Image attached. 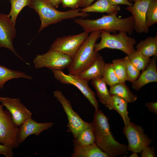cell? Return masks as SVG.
<instances>
[{
    "label": "cell",
    "mask_w": 157,
    "mask_h": 157,
    "mask_svg": "<svg viewBox=\"0 0 157 157\" xmlns=\"http://www.w3.org/2000/svg\"><path fill=\"white\" fill-rule=\"evenodd\" d=\"M108 118L100 109L95 110L91 123L95 143L109 157H115L128 153L127 146L115 140L110 131Z\"/></svg>",
    "instance_id": "obj_1"
},
{
    "label": "cell",
    "mask_w": 157,
    "mask_h": 157,
    "mask_svg": "<svg viewBox=\"0 0 157 157\" xmlns=\"http://www.w3.org/2000/svg\"><path fill=\"white\" fill-rule=\"evenodd\" d=\"M74 21L82 28L84 31L89 33L98 30L114 33L117 31H123L131 35L133 34L134 26V19L132 15L121 18L117 15H104L96 19H85L82 18L75 19Z\"/></svg>",
    "instance_id": "obj_2"
},
{
    "label": "cell",
    "mask_w": 157,
    "mask_h": 157,
    "mask_svg": "<svg viewBox=\"0 0 157 157\" xmlns=\"http://www.w3.org/2000/svg\"><path fill=\"white\" fill-rule=\"evenodd\" d=\"M38 14L41 23L38 33L49 25L67 19L85 17L90 15L80 11V9H72L66 11L57 10L47 0H30L28 6Z\"/></svg>",
    "instance_id": "obj_3"
},
{
    "label": "cell",
    "mask_w": 157,
    "mask_h": 157,
    "mask_svg": "<svg viewBox=\"0 0 157 157\" xmlns=\"http://www.w3.org/2000/svg\"><path fill=\"white\" fill-rule=\"evenodd\" d=\"M101 31L98 30L91 32L81 44L67 68L69 74L77 76L94 62L99 53L95 51L94 46L100 38Z\"/></svg>",
    "instance_id": "obj_4"
},
{
    "label": "cell",
    "mask_w": 157,
    "mask_h": 157,
    "mask_svg": "<svg viewBox=\"0 0 157 157\" xmlns=\"http://www.w3.org/2000/svg\"><path fill=\"white\" fill-rule=\"evenodd\" d=\"M100 38V42L95 45L96 52L107 48L121 50L128 55L135 50L134 46L136 43V40L134 38L128 36L124 31H120L118 33L111 34L109 32L102 30Z\"/></svg>",
    "instance_id": "obj_5"
},
{
    "label": "cell",
    "mask_w": 157,
    "mask_h": 157,
    "mask_svg": "<svg viewBox=\"0 0 157 157\" xmlns=\"http://www.w3.org/2000/svg\"><path fill=\"white\" fill-rule=\"evenodd\" d=\"M53 94L62 105L67 115L68 120L67 125L68 131L72 134L74 139H76L81 131L91 127V123L83 120L73 110L70 101L66 98L60 91H54Z\"/></svg>",
    "instance_id": "obj_6"
},
{
    "label": "cell",
    "mask_w": 157,
    "mask_h": 157,
    "mask_svg": "<svg viewBox=\"0 0 157 157\" xmlns=\"http://www.w3.org/2000/svg\"><path fill=\"white\" fill-rule=\"evenodd\" d=\"M0 104V143L13 148L19 147V128L14 123L8 111L4 110Z\"/></svg>",
    "instance_id": "obj_7"
},
{
    "label": "cell",
    "mask_w": 157,
    "mask_h": 157,
    "mask_svg": "<svg viewBox=\"0 0 157 157\" xmlns=\"http://www.w3.org/2000/svg\"><path fill=\"white\" fill-rule=\"evenodd\" d=\"M72 58L60 52L49 50L46 53L37 55L33 60L35 69L47 67L62 70L68 68L70 65Z\"/></svg>",
    "instance_id": "obj_8"
},
{
    "label": "cell",
    "mask_w": 157,
    "mask_h": 157,
    "mask_svg": "<svg viewBox=\"0 0 157 157\" xmlns=\"http://www.w3.org/2000/svg\"><path fill=\"white\" fill-rule=\"evenodd\" d=\"M124 125L123 133L128 141L127 151L141 153L145 147L152 142V140L144 133V131L140 126L131 122Z\"/></svg>",
    "instance_id": "obj_9"
},
{
    "label": "cell",
    "mask_w": 157,
    "mask_h": 157,
    "mask_svg": "<svg viewBox=\"0 0 157 157\" xmlns=\"http://www.w3.org/2000/svg\"><path fill=\"white\" fill-rule=\"evenodd\" d=\"M50 69L56 79L62 83L75 86L88 100L95 110L98 109L99 104L95 94L89 87L88 82L80 78L77 76L67 74L61 70Z\"/></svg>",
    "instance_id": "obj_10"
},
{
    "label": "cell",
    "mask_w": 157,
    "mask_h": 157,
    "mask_svg": "<svg viewBox=\"0 0 157 157\" xmlns=\"http://www.w3.org/2000/svg\"><path fill=\"white\" fill-rule=\"evenodd\" d=\"M89 33L84 31L76 35L58 38L51 44L49 50L58 51L72 58Z\"/></svg>",
    "instance_id": "obj_11"
},
{
    "label": "cell",
    "mask_w": 157,
    "mask_h": 157,
    "mask_svg": "<svg viewBox=\"0 0 157 157\" xmlns=\"http://www.w3.org/2000/svg\"><path fill=\"white\" fill-rule=\"evenodd\" d=\"M15 26L8 15L0 13V48L9 49L27 64L29 65L20 57L13 45V40L16 35Z\"/></svg>",
    "instance_id": "obj_12"
},
{
    "label": "cell",
    "mask_w": 157,
    "mask_h": 157,
    "mask_svg": "<svg viewBox=\"0 0 157 157\" xmlns=\"http://www.w3.org/2000/svg\"><path fill=\"white\" fill-rule=\"evenodd\" d=\"M0 102L9 111L14 123L18 127L27 119L31 117L32 113L19 99L0 97Z\"/></svg>",
    "instance_id": "obj_13"
},
{
    "label": "cell",
    "mask_w": 157,
    "mask_h": 157,
    "mask_svg": "<svg viewBox=\"0 0 157 157\" xmlns=\"http://www.w3.org/2000/svg\"><path fill=\"white\" fill-rule=\"evenodd\" d=\"M151 0H138L135 2L133 5L125 8L133 17L134 30L138 33H147L149 31L146 26V18L147 10Z\"/></svg>",
    "instance_id": "obj_14"
},
{
    "label": "cell",
    "mask_w": 157,
    "mask_h": 157,
    "mask_svg": "<svg viewBox=\"0 0 157 157\" xmlns=\"http://www.w3.org/2000/svg\"><path fill=\"white\" fill-rule=\"evenodd\" d=\"M53 125L52 122L39 123L29 117L26 119L18 129L17 135L19 142L22 143L29 135L34 134L38 136L44 131L51 128Z\"/></svg>",
    "instance_id": "obj_15"
},
{
    "label": "cell",
    "mask_w": 157,
    "mask_h": 157,
    "mask_svg": "<svg viewBox=\"0 0 157 157\" xmlns=\"http://www.w3.org/2000/svg\"><path fill=\"white\" fill-rule=\"evenodd\" d=\"M156 58L153 56L147 67L142 71L137 80L132 82L133 89L137 91L149 83L157 82Z\"/></svg>",
    "instance_id": "obj_16"
},
{
    "label": "cell",
    "mask_w": 157,
    "mask_h": 157,
    "mask_svg": "<svg viewBox=\"0 0 157 157\" xmlns=\"http://www.w3.org/2000/svg\"><path fill=\"white\" fill-rule=\"evenodd\" d=\"M105 63L99 53L93 63L77 76L88 82L95 78H102Z\"/></svg>",
    "instance_id": "obj_17"
},
{
    "label": "cell",
    "mask_w": 157,
    "mask_h": 157,
    "mask_svg": "<svg viewBox=\"0 0 157 157\" xmlns=\"http://www.w3.org/2000/svg\"><path fill=\"white\" fill-rule=\"evenodd\" d=\"M72 157H108V156L97 146L95 143L81 146L74 143Z\"/></svg>",
    "instance_id": "obj_18"
},
{
    "label": "cell",
    "mask_w": 157,
    "mask_h": 157,
    "mask_svg": "<svg viewBox=\"0 0 157 157\" xmlns=\"http://www.w3.org/2000/svg\"><path fill=\"white\" fill-rule=\"evenodd\" d=\"M121 10L119 5H114L108 0H98L94 3L80 9V11L85 13L97 12L106 13L108 15H117Z\"/></svg>",
    "instance_id": "obj_19"
},
{
    "label": "cell",
    "mask_w": 157,
    "mask_h": 157,
    "mask_svg": "<svg viewBox=\"0 0 157 157\" xmlns=\"http://www.w3.org/2000/svg\"><path fill=\"white\" fill-rule=\"evenodd\" d=\"M128 103L122 98L115 95L112 96L105 106L110 110L116 111L122 117L125 125L130 122L127 110Z\"/></svg>",
    "instance_id": "obj_20"
},
{
    "label": "cell",
    "mask_w": 157,
    "mask_h": 157,
    "mask_svg": "<svg viewBox=\"0 0 157 157\" xmlns=\"http://www.w3.org/2000/svg\"><path fill=\"white\" fill-rule=\"evenodd\" d=\"M136 49L147 57H157V36H149L141 40L137 44Z\"/></svg>",
    "instance_id": "obj_21"
},
{
    "label": "cell",
    "mask_w": 157,
    "mask_h": 157,
    "mask_svg": "<svg viewBox=\"0 0 157 157\" xmlns=\"http://www.w3.org/2000/svg\"><path fill=\"white\" fill-rule=\"evenodd\" d=\"M109 92L111 95H117L127 103H132L137 99V96L134 94L125 83H119L110 87Z\"/></svg>",
    "instance_id": "obj_22"
},
{
    "label": "cell",
    "mask_w": 157,
    "mask_h": 157,
    "mask_svg": "<svg viewBox=\"0 0 157 157\" xmlns=\"http://www.w3.org/2000/svg\"><path fill=\"white\" fill-rule=\"evenodd\" d=\"M19 78L31 80L32 76L24 72L12 70L0 65V89H2L5 84L9 80Z\"/></svg>",
    "instance_id": "obj_23"
},
{
    "label": "cell",
    "mask_w": 157,
    "mask_h": 157,
    "mask_svg": "<svg viewBox=\"0 0 157 157\" xmlns=\"http://www.w3.org/2000/svg\"><path fill=\"white\" fill-rule=\"evenodd\" d=\"M91 84L96 89L99 101L105 104L110 98L112 95L108 90L106 83L103 78L92 80Z\"/></svg>",
    "instance_id": "obj_24"
},
{
    "label": "cell",
    "mask_w": 157,
    "mask_h": 157,
    "mask_svg": "<svg viewBox=\"0 0 157 157\" xmlns=\"http://www.w3.org/2000/svg\"><path fill=\"white\" fill-rule=\"evenodd\" d=\"M127 56L131 63L140 71L145 69L148 66L151 60L150 58L145 56L136 50Z\"/></svg>",
    "instance_id": "obj_25"
},
{
    "label": "cell",
    "mask_w": 157,
    "mask_h": 157,
    "mask_svg": "<svg viewBox=\"0 0 157 157\" xmlns=\"http://www.w3.org/2000/svg\"><path fill=\"white\" fill-rule=\"evenodd\" d=\"M73 142L81 146H84L95 143V138L91 127L83 130Z\"/></svg>",
    "instance_id": "obj_26"
},
{
    "label": "cell",
    "mask_w": 157,
    "mask_h": 157,
    "mask_svg": "<svg viewBox=\"0 0 157 157\" xmlns=\"http://www.w3.org/2000/svg\"><path fill=\"white\" fill-rule=\"evenodd\" d=\"M30 0H11V7L8 15L15 25L16 19L19 13L25 6H28Z\"/></svg>",
    "instance_id": "obj_27"
},
{
    "label": "cell",
    "mask_w": 157,
    "mask_h": 157,
    "mask_svg": "<svg viewBox=\"0 0 157 157\" xmlns=\"http://www.w3.org/2000/svg\"><path fill=\"white\" fill-rule=\"evenodd\" d=\"M112 64L120 82L125 83L127 81V78L126 65L124 58L114 60Z\"/></svg>",
    "instance_id": "obj_28"
},
{
    "label": "cell",
    "mask_w": 157,
    "mask_h": 157,
    "mask_svg": "<svg viewBox=\"0 0 157 157\" xmlns=\"http://www.w3.org/2000/svg\"><path fill=\"white\" fill-rule=\"evenodd\" d=\"M102 78L106 84L110 87L120 82L112 63H105Z\"/></svg>",
    "instance_id": "obj_29"
},
{
    "label": "cell",
    "mask_w": 157,
    "mask_h": 157,
    "mask_svg": "<svg viewBox=\"0 0 157 157\" xmlns=\"http://www.w3.org/2000/svg\"><path fill=\"white\" fill-rule=\"evenodd\" d=\"M146 25L149 28L157 22V0H151L146 15Z\"/></svg>",
    "instance_id": "obj_30"
},
{
    "label": "cell",
    "mask_w": 157,
    "mask_h": 157,
    "mask_svg": "<svg viewBox=\"0 0 157 157\" xmlns=\"http://www.w3.org/2000/svg\"><path fill=\"white\" fill-rule=\"evenodd\" d=\"M124 58L126 65L127 81L132 83L138 78L140 74V71L131 63L127 56Z\"/></svg>",
    "instance_id": "obj_31"
},
{
    "label": "cell",
    "mask_w": 157,
    "mask_h": 157,
    "mask_svg": "<svg viewBox=\"0 0 157 157\" xmlns=\"http://www.w3.org/2000/svg\"><path fill=\"white\" fill-rule=\"evenodd\" d=\"M61 3L64 8L76 9L80 6V0H61Z\"/></svg>",
    "instance_id": "obj_32"
},
{
    "label": "cell",
    "mask_w": 157,
    "mask_h": 157,
    "mask_svg": "<svg viewBox=\"0 0 157 157\" xmlns=\"http://www.w3.org/2000/svg\"><path fill=\"white\" fill-rule=\"evenodd\" d=\"M13 148L3 144H0V155L6 157H13L14 155L13 151Z\"/></svg>",
    "instance_id": "obj_33"
},
{
    "label": "cell",
    "mask_w": 157,
    "mask_h": 157,
    "mask_svg": "<svg viewBox=\"0 0 157 157\" xmlns=\"http://www.w3.org/2000/svg\"><path fill=\"white\" fill-rule=\"evenodd\" d=\"M141 153L142 157H154L156 156L154 147L149 146L145 147Z\"/></svg>",
    "instance_id": "obj_34"
},
{
    "label": "cell",
    "mask_w": 157,
    "mask_h": 157,
    "mask_svg": "<svg viewBox=\"0 0 157 157\" xmlns=\"http://www.w3.org/2000/svg\"><path fill=\"white\" fill-rule=\"evenodd\" d=\"M145 106L147 108L148 111L155 114H157V102L151 101L145 103Z\"/></svg>",
    "instance_id": "obj_35"
},
{
    "label": "cell",
    "mask_w": 157,
    "mask_h": 157,
    "mask_svg": "<svg viewBox=\"0 0 157 157\" xmlns=\"http://www.w3.org/2000/svg\"><path fill=\"white\" fill-rule=\"evenodd\" d=\"M109 3L113 5H125L128 6L133 5V3L127 0H108Z\"/></svg>",
    "instance_id": "obj_36"
},
{
    "label": "cell",
    "mask_w": 157,
    "mask_h": 157,
    "mask_svg": "<svg viewBox=\"0 0 157 157\" xmlns=\"http://www.w3.org/2000/svg\"><path fill=\"white\" fill-rule=\"evenodd\" d=\"M94 0H80V6L83 8L91 5Z\"/></svg>",
    "instance_id": "obj_37"
},
{
    "label": "cell",
    "mask_w": 157,
    "mask_h": 157,
    "mask_svg": "<svg viewBox=\"0 0 157 157\" xmlns=\"http://www.w3.org/2000/svg\"><path fill=\"white\" fill-rule=\"evenodd\" d=\"M53 6L56 8H58L61 3V0H47Z\"/></svg>",
    "instance_id": "obj_38"
},
{
    "label": "cell",
    "mask_w": 157,
    "mask_h": 157,
    "mask_svg": "<svg viewBox=\"0 0 157 157\" xmlns=\"http://www.w3.org/2000/svg\"><path fill=\"white\" fill-rule=\"evenodd\" d=\"M130 157H138V156L137 153L135 152H132V154L130 156Z\"/></svg>",
    "instance_id": "obj_39"
},
{
    "label": "cell",
    "mask_w": 157,
    "mask_h": 157,
    "mask_svg": "<svg viewBox=\"0 0 157 157\" xmlns=\"http://www.w3.org/2000/svg\"><path fill=\"white\" fill-rule=\"evenodd\" d=\"M127 0L129 2L132 3V2H134L138 0Z\"/></svg>",
    "instance_id": "obj_40"
},
{
    "label": "cell",
    "mask_w": 157,
    "mask_h": 157,
    "mask_svg": "<svg viewBox=\"0 0 157 157\" xmlns=\"http://www.w3.org/2000/svg\"><path fill=\"white\" fill-rule=\"evenodd\" d=\"M10 1H11V0H10Z\"/></svg>",
    "instance_id": "obj_41"
}]
</instances>
